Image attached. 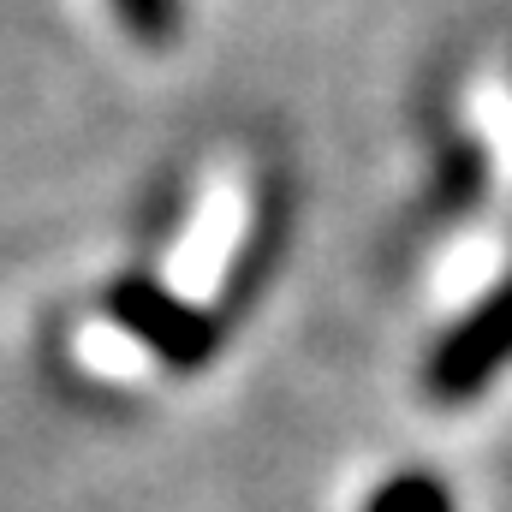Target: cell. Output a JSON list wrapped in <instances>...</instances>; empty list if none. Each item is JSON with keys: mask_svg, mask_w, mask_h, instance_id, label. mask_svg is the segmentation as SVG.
<instances>
[{"mask_svg": "<svg viewBox=\"0 0 512 512\" xmlns=\"http://www.w3.org/2000/svg\"><path fill=\"white\" fill-rule=\"evenodd\" d=\"M364 512H453V495H447V483H435L423 471H399L364 501Z\"/></svg>", "mask_w": 512, "mask_h": 512, "instance_id": "3", "label": "cell"}, {"mask_svg": "<svg viewBox=\"0 0 512 512\" xmlns=\"http://www.w3.org/2000/svg\"><path fill=\"white\" fill-rule=\"evenodd\" d=\"M512 364V280L495 286L429 358V387L441 399H471Z\"/></svg>", "mask_w": 512, "mask_h": 512, "instance_id": "1", "label": "cell"}, {"mask_svg": "<svg viewBox=\"0 0 512 512\" xmlns=\"http://www.w3.org/2000/svg\"><path fill=\"white\" fill-rule=\"evenodd\" d=\"M114 12L126 18V30L143 36V42H167L173 24H179V0H114Z\"/></svg>", "mask_w": 512, "mask_h": 512, "instance_id": "4", "label": "cell"}, {"mask_svg": "<svg viewBox=\"0 0 512 512\" xmlns=\"http://www.w3.org/2000/svg\"><path fill=\"white\" fill-rule=\"evenodd\" d=\"M114 316L126 322L137 340H149L167 364H179V370H191V364H203L209 352H215V322L209 316H197V310H185L173 292H161L155 280H126V286H114Z\"/></svg>", "mask_w": 512, "mask_h": 512, "instance_id": "2", "label": "cell"}]
</instances>
